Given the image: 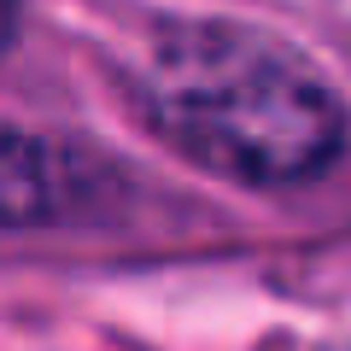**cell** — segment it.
<instances>
[{
	"label": "cell",
	"mask_w": 351,
	"mask_h": 351,
	"mask_svg": "<svg viewBox=\"0 0 351 351\" xmlns=\"http://www.w3.org/2000/svg\"><path fill=\"white\" fill-rule=\"evenodd\" d=\"M141 106L170 147L246 188L311 182L346 147L334 88L299 53L234 24L158 29L141 64Z\"/></svg>",
	"instance_id": "cell-1"
},
{
	"label": "cell",
	"mask_w": 351,
	"mask_h": 351,
	"mask_svg": "<svg viewBox=\"0 0 351 351\" xmlns=\"http://www.w3.org/2000/svg\"><path fill=\"white\" fill-rule=\"evenodd\" d=\"M100 199V164L47 135L0 123V228L71 223Z\"/></svg>",
	"instance_id": "cell-2"
},
{
	"label": "cell",
	"mask_w": 351,
	"mask_h": 351,
	"mask_svg": "<svg viewBox=\"0 0 351 351\" xmlns=\"http://www.w3.org/2000/svg\"><path fill=\"white\" fill-rule=\"evenodd\" d=\"M18 36V0H0V47H12Z\"/></svg>",
	"instance_id": "cell-3"
}]
</instances>
